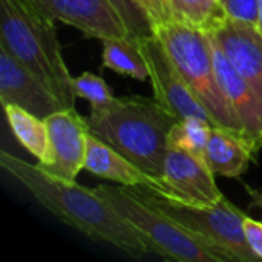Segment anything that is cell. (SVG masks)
Segmentation results:
<instances>
[{
    "instance_id": "obj_1",
    "label": "cell",
    "mask_w": 262,
    "mask_h": 262,
    "mask_svg": "<svg viewBox=\"0 0 262 262\" xmlns=\"http://www.w3.org/2000/svg\"><path fill=\"white\" fill-rule=\"evenodd\" d=\"M0 166L49 213L89 239L114 246L135 259L150 253L141 235L97 189L57 178L9 152L0 154Z\"/></svg>"
},
{
    "instance_id": "obj_2",
    "label": "cell",
    "mask_w": 262,
    "mask_h": 262,
    "mask_svg": "<svg viewBox=\"0 0 262 262\" xmlns=\"http://www.w3.org/2000/svg\"><path fill=\"white\" fill-rule=\"evenodd\" d=\"M178 121L155 98H117L86 117L89 134L114 147L149 175L163 180L169 132Z\"/></svg>"
},
{
    "instance_id": "obj_3",
    "label": "cell",
    "mask_w": 262,
    "mask_h": 262,
    "mask_svg": "<svg viewBox=\"0 0 262 262\" xmlns=\"http://www.w3.org/2000/svg\"><path fill=\"white\" fill-rule=\"evenodd\" d=\"M0 45L40 78L64 109L75 107L74 77L63 58L54 18L23 0H0Z\"/></svg>"
},
{
    "instance_id": "obj_4",
    "label": "cell",
    "mask_w": 262,
    "mask_h": 262,
    "mask_svg": "<svg viewBox=\"0 0 262 262\" xmlns=\"http://www.w3.org/2000/svg\"><path fill=\"white\" fill-rule=\"evenodd\" d=\"M154 32L195 97L212 115L215 126L247 137L220 88L209 32L177 20L157 26Z\"/></svg>"
},
{
    "instance_id": "obj_5",
    "label": "cell",
    "mask_w": 262,
    "mask_h": 262,
    "mask_svg": "<svg viewBox=\"0 0 262 262\" xmlns=\"http://www.w3.org/2000/svg\"><path fill=\"white\" fill-rule=\"evenodd\" d=\"M95 189L141 235L150 253L167 261L229 262L134 187L98 186Z\"/></svg>"
},
{
    "instance_id": "obj_6",
    "label": "cell",
    "mask_w": 262,
    "mask_h": 262,
    "mask_svg": "<svg viewBox=\"0 0 262 262\" xmlns=\"http://www.w3.org/2000/svg\"><path fill=\"white\" fill-rule=\"evenodd\" d=\"M134 189L229 262L258 261L244 233L246 213L226 196L213 206H193L160 196L144 187Z\"/></svg>"
},
{
    "instance_id": "obj_7",
    "label": "cell",
    "mask_w": 262,
    "mask_h": 262,
    "mask_svg": "<svg viewBox=\"0 0 262 262\" xmlns=\"http://www.w3.org/2000/svg\"><path fill=\"white\" fill-rule=\"evenodd\" d=\"M140 45L149 68V81L154 89V98L178 120L198 117L213 123L212 115L195 97L160 38L154 34L141 38Z\"/></svg>"
},
{
    "instance_id": "obj_8",
    "label": "cell",
    "mask_w": 262,
    "mask_h": 262,
    "mask_svg": "<svg viewBox=\"0 0 262 262\" xmlns=\"http://www.w3.org/2000/svg\"><path fill=\"white\" fill-rule=\"evenodd\" d=\"M51 140V163L38 166L41 170L66 180L75 181L84 169L89 127L75 107L60 109L45 118Z\"/></svg>"
},
{
    "instance_id": "obj_9",
    "label": "cell",
    "mask_w": 262,
    "mask_h": 262,
    "mask_svg": "<svg viewBox=\"0 0 262 262\" xmlns=\"http://www.w3.org/2000/svg\"><path fill=\"white\" fill-rule=\"evenodd\" d=\"M46 17L78 29L89 38L130 37L109 0H23ZM137 40V38H135Z\"/></svg>"
},
{
    "instance_id": "obj_10",
    "label": "cell",
    "mask_w": 262,
    "mask_h": 262,
    "mask_svg": "<svg viewBox=\"0 0 262 262\" xmlns=\"http://www.w3.org/2000/svg\"><path fill=\"white\" fill-rule=\"evenodd\" d=\"M163 181L172 198L193 206H213L224 198L215 183V173L204 158L169 147Z\"/></svg>"
},
{
    "instance_id": "obj_11",
    "label": "cell",
    "mask_w": 262,
    "mask_h": 262,
    "mask_svg": "<svg viewBox=\"0 0 262 262\" xmlns=\"http://www.w3.org/2000/svg\"><path fill=\"white\" fill-rule=\"evenodd\" d=\"M0 103L15 104L28 112L46 118L64 109L57 95L0 45Z\"/></svg>"
},
{
    "instance_id": "obj_12",
    "label": "cell",
    "mask_w": 262,
    "mask_h": 262,
    "mask_svg": "<svg viewBox=\"0 0 262 262\" xmlns=\"http://www.w3.org/2000/svg\"><path fill=\"white\" fill-rule=\"evenodd\" d=\"M207 32L262 100V34L259 26L224 15Z\"/></svg>"
},
{
    "instance_id": "obj_13",
    "label": "cell",
    "mask_w": 262,
    "mask_h": 262,
    "mask_svg": "<svg viewBox=\"0 0 262 262\" xmlns=\"http://www.w3.org/2000/svg\"><path fill=\"white\" fill-rule=\"evenodd\" d=\"M210 40H212L216 78L223 91V95L229 103L230 109L243 123L247 138L255 143L258 150H261L258 144L262 132L261 97L255 92V89L249 84V81L235 69V66L230 63L221 46L213 40L212 35Z\"/></svg>"
},
{
    "instance_id": "obj_14",
    "label": "cell",
    "mask_w": 262,
    "mask_h": 262,
    "mask_svg": "<svg viewBox=\"0 0 262 262\" xmlns=\"http://www.w3.org/2000/svg\"><path fill=\"white\" fill-rule=\"evenodd\" d=\"M84 169L98 178L109 180L126 187H144L160 196L169 195V190L163 180L149 175L124 155L117 152L114 147L91 134L88 141Z\"/></svg>"
},
{
    "instance_id": "obj_15",
    "label": "cell",
    "mask_w": 262,
    "mask_h": 262,
    "mask_svg": "<svg viewBox=\"0 0 262 262\" xmlns=\"http://www.w3.org/2000/svg\"><path fill=\"white\" fill-rule=\"evenodd\" d=\"M256 152L258 147L247 137L215 126L206 149V163L215 175L239 178Z\"/></svg>"
},
{
    "instance_id": "obj_16",
    "label": "cell",
    "mask_w": 262,
    "mask_h": 262,
    "mask_svg": "<svg viewBox=\"0 0 262 262\" xmlns=\"http://www.w3.org/2000/svg\"><path fill=\"white\" fill-rule=\"evenodd\" d=\"M3 111L11 132L21 147L37 160V166L49 164L52 154L49 130L45 118H40L15 104H6L3 106Z\"/></svg>"
},
{
    "instance_id": "obj_17",
    "label": "cell",
    "mask_w": 262,
    "mask_h": 262,
    "mask_svg": "<svg viewBox=\"0 0 262 262\" xmlns=\"http://www.w3.org/2000/svg\"><path fill=\"white\" fill-rule=\"evenodd\" d=\"M100 41L103 43V66L106 69L138 81L149 80V68L140 40L132 37H107Z\"/></svg>"
},
{
    "instance_id": "obj_18",
    "label": "cell",
    "mask_w": 262,
    "mask_h": 262,
    "mask_svg": "<svg viewBox=\"0 0 262 262\" xmlns=\"http://www.w3.org/2000/svg\"><path fill=\"white\" fill-rule=\"evenodd\" d=\"M213 127V123L198 117L178 120L169 132V147L206 160V149Z\"/></svg>"
},
{
    "instance_id": "obj_19",
    "label": "cell",
    "mask_w": 262,
    "mask_h": 262,
    "mask_svg": "<svg viewBox=\"0 0 262 262\" xmlns=\"http://www.w3.org/2000/svg\"><path fill=\"white\" fill-rule=\"evenodd\" d=\"M172 20L210 31L226 14L220 0H167Z\"/></svg>"
},
{
    "instance_id": "obj_20",
    "label": "cell",
    "mask_w": 262,
    "mask_h": 262,
    "mask_svg": "<svg viewBox=\"0 0 262 262\" xmlns=\"http://www.w3.org/2000/svg\"><path fill=\"white\" fill-rule=\"evenodd\" d=\"M72 88L77 98H84L89 101L91 111L103 109L115 100L107 83L100 75L92 72H83L74 77Z\"/></svg>"
},
{
    "instance_id": "obj_21",
    "label": "cell",
    "mask_w": 262,
    "mask_h": 262,
    "mask_svg": "<svg viewBox=\"0 0 262 262\" xmlns=\"http://www.w3.org/2000/svg\"><path fill=\"white\" fill-rule=\"evenodd\" d=\"M109 2L121 17L132 38L141 40L155 34L147 14L135 0H109Z\"/></svg>"
},
{
    "instance_id": "obj_22",
    "label": "cell",
    "mask_w": 262,
    "mask_h": 262,
    "mask_svg": "<svg viewBox=\"0 0 262 262\" xmlns=\"http://www.w3.org/2000/svg\"><path fill=\"white\" fill-rule=\"evenodd\" d=\"M220 3L227 17L259 26V0H220Z\"/></svg>"
},
{
    "instance_id": "obj_23",
    "label": "cell",
    "mask_w": 262,
    "mask_h": 262,
    "mask_svg": "<svg viewBox=\"0 0 262 262\" xmlns=\"http://www.w3.org/2000/svg\"><path fill=\"white\" fill-rule=\"evenodd\" d=\"M147 14L154 29L166 21L172 20V14L169 9L167 0H135Z\"/></svg>"
},
{
    "instance_id": "obj_24",
    "label": "cell",
    "mask_w": 262,
    "mask_h": 262,
    "mask_svg": "<svg viewBox=\"0 0 262 262\" xmlns=\"http://www.w3.org/2000/svg\"><path fill=\"white\" fill-rule=\"evenodd\" d=\"M244 233L247 238V243L253 253L262 259V223L256 221L250 216H246L244 220Z\"/></svg>"
},
{
    "instance_id": "obj_25",
    "label": "cell",
    "mask_w": 262,
    "mask_h": 262,
    "mask_svg": "<svg viewBox=\"0 0 262 262\" xmlns=\"http://www.w3.org/2000/svg\"><path fill=\"white\" fill-rule=\"evenodd\" d=\"M247 192L252 198V207H258L262 212V193L258 190H253L250 187H247Z\"/></svg>"
},
{
    "instance_id": "obj_26",
    "label": "cell",
    "mask_w": 262,
    "mask_h": 262,
    "mask_svg": "<svg viewBox=\"0 0 262 262\" xmlns=\"http://www.w3.org/2000/svg\"><path fill=\"white\" fill-rule=\"evenodd\" d=\"M259 31L262 34V0H259Z\"/></svg>"
},
{
    "instance_id": "obj_27",
    "label": "cell",
    "mask_w": 262,
    "mask_h": 262,
    "mask_svg": "<svg viewBox=\"0 0 262 262\" xmlns=\"http://www.w3.org/2000/svg\"><path fill=\"white\" fill-rule=\"evenodd\" d=\"M258 144H259V149H262V132H261V137H259V143H258Z\"/></svg>"
}]
</instances>
